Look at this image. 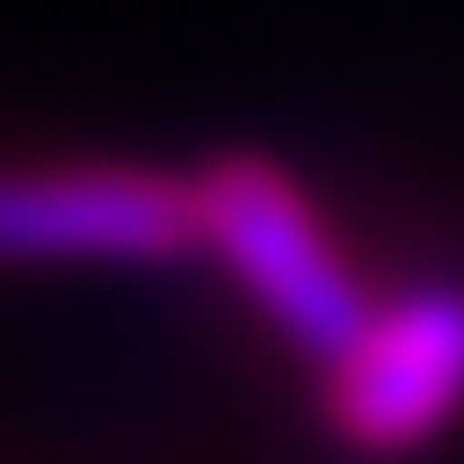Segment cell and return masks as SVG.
Instances as JSON below:
<instances>
[{"label": "cell", "mask_w": 464, "mask_h": 464, "mask_svg": "<svg viewBox=\"0 0 464 464\" xmlns=\"http://www.w3.org/2000/svg\"><path fill=\"white\" fill-rule=\"evenodd\" d=\"M196 253V171L0 163V269H179Z\"/></svg>", "instance_id": "obj_2"}, {"label": "cell", "mask_w": 464, "mask_h": 464, "mask_svg": "<svg viewBox=\"0 0 464 464\" xmlns=\"http://www.w3.org/2000/svg\"><path fill=\"white\" fill-rule=\"evenodd\" d=\"M196 204H204V253L237 277V294L326 375L359 326L375 318L367 277L351 269L343 237L326 228L318 196L253 147H228L196 171Z\"/></svg>", "instance_id": "obj_1"}, {"label": "cell", "mask_w": 464, "mask_h": 464, "mask_svg": "<svg viewBox=\"0 0 464 464\" xmlns=\"http://www.w3.org/2000/svg\"><path fill=\"white\" fill-rule=\"evenodd\" d=\"M326 424L359 457H416L464 416V277L375 294L359 343L318 375Z\"/></svg>", "instance_id": "obj_3"}]
</instances>
